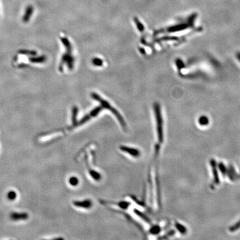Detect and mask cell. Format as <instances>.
Masks as SVG:
<instances>
[{
	"mask_svg": "<svg viewBox=\"0 0 240 240\" xmlns=\"http://www.w3.org/2000/svg\"><path fill=\"white\" fill-rule=\"evenodd\" d=\"M92 96H93V97L96 99L97 100L102 102L101 103H102V104H103V106L106 107L107 109H109L110 111H111V112L114 114V115H115V116L116 117L117 119L119 121V123L121 124L122 128L124 130L126 129V122L125 121L124 119L122 118L121 115L119 114V112L115 109H114L113 107H112V106H110V105L108 102H106L105 101H103V100L101 99L100 97H99L97 95L92 94Z\"/></svg>",
	"mask_w": 240,
	"mask_h": 240,
	"instance_id": "6da1fadb",
	"label": "cell"
},
{
	"mask_svg": "<svg viewBox=\"0 0 240 240\" xmlns=\"http://www.w3.org/2000/svg\"><path fill=\"white\" fill-rule=\"evenodd\" d=\"M119 150L122 153L129 155L130 157L134 158H139L141 156V151L136 147L129 146L126 145H120L119 146Z\"/></svg>",
	"mask_w": 240,
	"mask_h": 240,
	"instance_id": "7a4b0ae2",
	"label": "cell"
},
{
	"mask_svg": "<svg viewBox=\"0 0 240 240\" xmlns=\"http://www.w3.org/2000/svg\"><path fill=\"white\" fill-rule=\"evenodd\" d=\"M101 204H103L104 205H113L115 206L119 207V209H127L129 208V207L131 206V202L128 201H107L101 200Z\"/></svg>",
	"mask_w": 240,
	"mask_h": 240,
	"instance_id": "3957f363",
	"label": "cell"
},
{
	"mask_svg": "<svg viewBox=\"0 0 240 240\" xmlns=\"http://www.w3.org/2000/svg\"><path fill=\"white\" fill-rule=\"evenodd\" d=\"M74 206L83 209H90L93 207V202L91 199H85L73 202Z\"/></svg>",
	"mask_w": 240,
	"mask_h": 240,
	"instance_id": "277c9868",
	"label": "cell"
},
{
	"mask_svg": "<svg viewBox=\"0 0 240 240\" xmlns=\"http://www.w3.org/2000/svg\"><path fill=\"white\" fill-rule=\"evenodd\" d=\"M162 231V228L160 225L158 224H152L148 230V233L153 236H157Z\"/></svg>",
	"mask_w": 240,
	"mask_h": 240,
	"instance_id": "5b68a950",
	"label": "cell"
},
{
	"mask_svg": "<svg viewBox=\"0 0 240 240\" xmlns=\"http://www.w3.org/2000/svg\"><path fill=\"white\" fill-rule=\"evenodd\" d=\"M134 214L137 215V216H139V218H141V219L144 221L145 222H146L147 224H151V220L150 219L149 217L147 216L146 214H145L144 212H142L141 211H139V209H135L134 210Z\"/></svg>",
	"mask_w": 240,
	"mask_h": 240,
	"instance_id": "8992f818",
	"label": "cell"
},
{
	"mask_svg": "<svg viewBox=\"0 0 240 240\" xmlns=\"http://www.w3.org/2000/svg\"><path fill=\"white\" fill-rule=\"evenodd\" d=\"M28 214L25 213H12L11 214V218L13 220H20V219H27Z\"/></svg>",
	"mask_w": 240,
	"mask_h": 240,
	"instance_id": "52a82bcc",
	"label": "cell"
},
{
	"mask_svg": "<svg viewBox=\"0 0 240 240\" xmlns=\"http://www.w3.org/2000/svg\"><path fill=\"white\" fill-rule=\"evenodd\" d=\"M68 182L71 186L73 187L78 186V185L80 183V180L76 176H72L69 178L68 180Z\"/></svg>",
	"mask_w": 240,
	"mask_h": 240,
	"instance_id": "ba28073f",
	"label": "cell"
},
{
	"mask_svg": "<svg viewBox=\"0 0 240 240\" xmlns=\"http://www.w3.org/2000/svg\"><path fill=\"white\" fill-rule=\"evenodd\" d=\"M8 199H9L10 200L12 201L13 200H15L16 197V194L15 192H14L13 191H10L7 194Z\"/></svg>",
	"mask_w": 240,
	"mask_h": 240,
	"instance_id": "9c48e42d",
	"label": "cell"
},
{
	"mask_svg": "<svg viewBox=\"0 0 240 240\" xmlns=\"http://www.w3.org/2000/svg\"><path fill=\"white\" fill-rule=\"evenodd\" d=\"M175 227H176V228L180 232V233H183L184 231H185V228L183 227V226L180 225L178 222H176L175 224Z\"/></svg>",
	"mask_w": 240,
	"mask_h": 240,
	"instance_id": "30bf717a",
	"label": "cell"
},
{
	"mask_svg": "<svg viewBox=\"0 0 240 240\" xmlns=\"http://www.w3.org/2000/svg\"><path fill=\"white\" fill-rule=\"evenodd\" d=\"M208 122V120L205 117H202L201 119H200V124H201V125H206L207 124Z\"/></svg>",
	"mask_w": 240,
	"mask_h": 240,
	"instance_id": "8fae6325",
	"label": "cell"
},
{
	"mask_svg": "<svg viewBox=\"0 0 240 240\" xmlns=\"http://www.w3.org/2000/svg\"><path fill=\"white\" fill-rule=\"evenodd\" d=\"M237 58L240 62V52H238L237 53Z\"/></svg>",
	"mask_w": 240,
	"mask_h": 240,
	"instance_id": "7c38bea8",
	"label": "cell"
}]
</instances>
